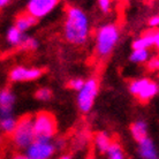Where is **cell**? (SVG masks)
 <instances>
[{
    "label": "cell",
    "mask_w": 159,
    "mask_h": 159,
    "mask_svg": "<svg viewBox=\"0 0 159 159\" xmlns=\"http://www.w3.org/2000/svg\"><path fill=\"white\" fill-rule=\"evenodd\" d=\"M65 36L70 44L81 45L87 39L88 20L84 13L77 7L67 6L66 8Z\"/></svg>",
    "instance_id": "6da1fadb"
},
{
    "label": "cell",
    "mask_w": 159,
    "mask_h": 159,
    "mask_svg": "<svg viewBox=\"0 0 159 159\" xmlns=\"http://www.w3.org/2000/svg\"><path fill=\"white\" fill-rule=\"evenodd\" d=\"M44 73L45 70L40 68L27 69L23 67H16L9 73V80L11 81H31V80L38 79Z\"/></svg>",
    "instance_id": "9c48e42d"
},
{
    "label": "cell",
    "mask_w": 159,
    "mask_h": 159,
    "mask_svg": "<svg viewBox=\"0 0 159 159\" xmlns=\"http://www.w3.org/2000/svg\"><path fill=\"white\" fill-rule=\"evenodd\" d=\"M112 139H113V137H110L105 133H97L96 134V144H97V147L102 153L108 151V149L112 144Z\"/></svg>",
    "instance_id": "9a60e30c"
},
{
    "label": "cell",
    "mask_w": 159,
    "mask_h": 159,
    "mask_svg": "<svg viewBox=\"0 0 159 159\" xmlns=\"http://www.w3.org/2000/svg\"><path fill=\"white\" fill-rule=\"evenodd\" d=\"M52 96V91L50 89H46V88H44V89H39V90H37L35 92V97L38 98L40 100H48L51 98Z\"/></svg>",
    "instance_id": "ffe728a7"
},
{
    "label": "cell",
    "mask_w": 159,
    "mask_h": 159,
    "mask_svg": "<svg viewBox=\"0 0 159 159\" xmlns=\"http://www.w3.org/2000/svg\"><path fill=\"white\" fill-rule=\"evenodd\" d=\"M84 82L82 81V80H72V81H69L67 83V87L68 88H72V89H74V90H82L84 87Z\"/></svg>",
    "instance_id": "7402d4cb"
},
{
    "label": "cell",
    "mask_w": 159,
    "mask_h": 159,
    "mask_svg": "<svg viewBox=\"0 0 159 159\" xmlns=\"http://www.w3.org/2000/svg\"><path fill=\"white\" fill-rule=\"evenodd\" d=\"M36 23H37V19L34 15H31L28 11L19 13L15 17V27L19 29L20 31L25 30V29H28L29 27L35 25Z\"/></svg>",
    "instance_id": "30bf717a"
},
{
    "label": "cell",
    "mask_w": 159,
    "mask_h": 159,
    "mask_svg": "<svg viewBox=\"0 0 159 159\" xmlns=\"http://www.w3.org/2000/svg\"><path fill=\"white\" fill-rule=\"evenodd\" d=\"M139 153L144 159H158V156L156 153L152 142L149 139L139 143Z\"/></svg>",
    "instance_id": "4fadbf2b"
},
{
    "label": "cell",
    "mask_w": 159,
    "mask_h": 159,
    "mask_svg": "<svg viewBox=\"0 0 159 159\" xmlns=\"http://www.w3.org/2000/svg\"><path fill=\"white\" fill-rule=\"evenodd\" d=\"M99 7L103 12H108V9H110V1H107V0H100Z\"/></svg>",
    "instance_id": "cb8c5ba5"
},
{
    "label": "cell",
    "mask_w": 159,
    "mask_h": 159,
    "mask_svg": "<svg viewBox=\"0 0 159 159\" xmlns=\"http://www.w3.org/2000/svg\"><path fill=\"white\" fill-rule=\"evenodd\" d=\"M36 40L31 39V38H24L20 43V48H23V50H28V51H32L34 48H36Z\"/></svg>",
    "instance_id": "44dd1931"
},
{
    "label": "cell",
    "mask_w": 159,
    "mask_h": 159,
    "mask_svg": "<svg viewBox=\"0 0 159 159\" xmlns=\"http://www.w3.org/2000/svg\"><path fill=\"white\" fill-rule=\"evenodd\" d=\"M58 5L57 0H32L28 5V12L35 17H42Z\"/></svg>",
    "instance_id": "52a82bcc"
},
{
    "label": "cell",
    "mask_w": 159,
    "mask_h": 159,
    "mask_svg": "<svg viewBox=\"0 0 159 159\" xmlns=\"http://www.w3.org/2000/svg\"><path fill=\"white\" fill-rule=\"evenodd\" d=\"M130 130H131L133 136H134V139H135L139 143H142L143 141H145V139H148L147 137V128H145L144 122L131 123Z\"/></svg>",
    "instance_id": "5bb4252c"
},
{
    "label": "cell",
    "mask_w": 159,
    "mask_h": 159,
    "mask_svg": "<svg viewBox=\"0 0 159 159\" xmlns=\"http://www.w3.org/2000/svg\"><path fill=\"white\" fill-rule=\"evenodd\" d=\"M11 139L16 148L23 149L36 141L35 137V121L31 114H24L17 119L15 130Z\"/></svg>",
    "instance_id": "7a4b0ae2"
},
{
    "label": "cell",
    "mask_w": 159,
    "mask_h": 159,
    "mask_svg": "<svg viewBox=\"0 0 159 159\" xmlns=\"http://www.w3.org/2000/svg\"><path fill=\"white\" fill-rule=\"evenodd\" d=\"M16 122H17V120H14L13 118H4L2 121H1V127L4 129L6 136L9 137V139L12 137L13 133L15 130Z\"/></svg>",
    "instance_id": "e0dca14e"
},
{
    "label": "cell",
    "mask_w": 159,
    "mask_h": 159,
    "mask_svg": "<svg viewBox=\"0 0 159 159\" xmlns=\"http://www.w3.org/2000/svg\"><path fill=\"white\" fill-rule=\"evenodd\" d=\"M155 34L156 30H148V31L143 32L142 37L139 40L134 42L133 48L134 50H145L147 48L155 45Z\"/></svg>",
    "instance_id": "8fae6325"
},
{
    "label": "cell",
    "mask_w": 159,
    "mask_h": 159,
    "mask_svg": "<svg viewBox=\"0 0 159 159\" xmlns=\"http://www.w3.org/2000/svg\"><path fill=\"white\" fill-rule=\"evenodd\" d=\"M13 159H29V157H25V156H23V155H15L14 157H13Z\"/></svg>",
    "instance_id": "83f0119b"
},
{
    "label": "cell",
    "mask_w": 159,
    "mask_h": 159,
    "mask_svg": "<svg viewBox=\"0 0 159 159\" xmlns=\"http://www.w3.org/2000/svg\"><path fill=\"white\" fill-rule=\"evenodd\" d=\"M155 45L156 48L159 50V31L156 30V34H155Z\"/></svg>",
    "instance_id": "484cf974"
},
{
    "label": "cell",
    "mask_w": 159,
    "mask_h": 159,
    "mask_svg": "<svg viewBox=\"0 0 159 159\" xmlns=\"http://www.w3.org/2000/svg\"><path fill=\"white\" fill-rule=\"evenodd\" d=\"M147 68L149 70H158L159 69V57H155L152 58L147 65Z\"/></svg>",
    "instance_id": "603a6c76"
},
{
    "label": "cell",
    "mask_w": 159,
    "mask_h": 159,
    "mask_svg": "<svg viewBox=\"0 0 159 159\" xmlns=\"http://www.w3.org/2000/svg\"><path fill=\"white\" fill-rule=\"evenodd\" d=\"M118 37H119V32L116 25L108 24V25L100 28L98 37H97L96 53L102 58L107 57L114 48Z\"/></svg>",
    "instance_id": "277c9868"
},
{
    "label": "cell",
    "mask_w": 159,
    "mask_h": 159,
    "mask_svg": "<svg viewBox=\"0 0 159 159\" xmlns=\"http://www.w3.org/2000/svg\"><path fill=\"white\" fill-rule=\"evenodd\" d=\"M87 159H95V151H93V148L92 147H91V149H90V152H89Z\"/></svg>",
    "instance_id": "4316f807"
},
{
    "label": "cell",
    "mask_w": 159,
    "mask_h": 159,
    "mask_svg": "<svg viewBox=\"0 0 159 159\" xmlns=\"http://www.w3.org/2000/svg\"><path fill=\"white\" fill-rule=\"evenodd\" d=\"M14 103V97L11 93V90L6 88L1 91V96H0V104H1V112H2V116L8 114L12 105Z\"/></svg>",
    "instance_id": "7c38bea8"
},
{
    "label": "cell",
    "mask_w": 159,
    "mask_h": 159,
    "mask_svg": "<svg viewBox=\"0 0 159 159\" xmlns=\"http://www.w3.org/2000/svg\"><path fill=\"white\" fill-rule=\"evenodd\" d=\"M98 80L91 79L85 82L83 89L81 90L79 95V106L82 112H89L92 107V104L95 100V97L98 91Z\"/></svg>",
    "instance_id": "8992f818"
},
{
    "label": "cell",
    "mask_w": 159,
    "mask_h": 159,
    "mask_svg": "<svg viewBox=\"0 0 159 159\" xmlns=\"http://www.w3.org/2000/svg\"><path fill=\"white\" fill-rule=\"evenodd\" d=\"M7 39L9 43H12V44H20L21 42H22V40H21V31L16 28V27L12 28L8 31Z\"/></svg>",
    "instance_id": "ac0fdd59"
},
{
    "label": "cell",
    "mask_w": 159,
    "mask_h": 159,
    "mask_svg": "<svg viewBox=\"0 0 159 159\" xmlns=\"http://www.w3.org/2000/svg\"><path fill=\"white\" fill-rule=\"evenodd\" d=\"M58 130L56 116L48 111H39L35 116V137L36 141H46L56 135Z\"/></svg>",
    "instance_id": "3957f363"
},
{
    "label": "cell",
    "mask_w": 159,
    "mask_h": 159,
    "mask_svg": "<svg viewBox=\"0 0 159 159\" xmlns=\"http://www.w3.org/2000/svg\"><path fill=\"white\" fill-rule=\"evenodd\" d=\"M60 159H70V157L69 156H64V157H61Z\"/></svg>",
    "instance_id": "f1b7e54d"
},
{
    "label": "cell",
    "mask_w": 159,
    "mask_h": 159,
    "mask_svg": "<svg viewBox=\"0 0 159 159\" xmlns=\"http://www.w3.org/2000/svg\"><path fill=\"white\" fill-rule=\"evenodd\" d=\"M130 91L137 100L142 104H147L151 97L158 92V85L156 82L149 79H142L133 81L130 83Z\"/></svg>",
    "instance_id": "5b68a950"
},
{
    "label": "cell",
    "mask_w": 159,
    "mask_h": 159,
    "mask_svg": "<svg viewBox=\"0 0 159 159\" xmlns=\"http://www.w3.org/2000/svg\"><path fill=\"white\" fill-rule=\"evenodd\" d=\"M54 149L51 144L44 141H35L28 151L29 159H48Z\"/></svg>",
    "instance_id": "ba28073f"
},
{
    "label": "cell",
    "mask_w": 159,
    "mask_h": 159,
    "mask_svg": "<svg viewBox=\"0 0 159 159\" xmlns=\"http://www.w3.org/2000/svg\"><path fill=\"white\" fill-rule=\"evenodd\" d=\"M147 58H148L147 50H136L131 54L130 60L131 61H135V62H143V61L147 60Z\"/></svg>",
    "instance_id": "d6986e66"
},
{
    "label": "cell",
    "mask_w": 159,
    "mask_h": 159,
    "mask_svg": "<svg viewBox=\"0 0 159 159\" xmlns=\"http://www.w3.org/2000/svg\"><path fill=\"white\" fill-rule=\"evenodd\" d=\"M149 24H150V25H152V27L159 25V16H153L152 19H150V21H149Z\"/></svg>",
    "instance_id": "d4e9b609"
},
{
    "label": "cell",
    "mask_w": 159,
    "mask_h": 159,
    "mask_svg": "<svg viewBox=\"0 0 159 159\" xmlns=\"http://www.w3.org/2000/svg\"><path fill=\"white\" fill-rule=\"evenodd\" d=\"M107 153L110 159H123V151L119 141H118V136H113L112 144L108 149Z\"/></svg>",
    "instance_id": "2e32d148"
},
{
    "label": "cell",
    "mask_w": 159,
    "mask_h": 159,
    "mask_svg": "<svg viewBox=\"0 0 159 159\" xmlns=\"http://www.w3.org/2000/svg\"><path fill=\"white\" fill-rule=\"evenodd\" d=\"M0 4H1V6H4L5 4H8V1H1Z\"/></svg>",
    "instance_id": "f546056e"
}]
</instances>
